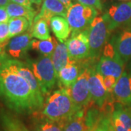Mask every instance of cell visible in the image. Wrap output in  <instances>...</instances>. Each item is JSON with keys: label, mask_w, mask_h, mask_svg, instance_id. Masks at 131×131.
<instances>
[{"label": "cell", "mask_w": 131, "mask_h": 131, "mask_svg": "<svg viewBox=\"0 0 131 131\" xmlns=\"http://www.w3.org/2000/svg\"><path fill=\"white\" fill-rule=\"evenodd\" d=\"M58 1H60L61 3H63L65 5V7L67 8V9L71 5H72V0H58Z\"/></svg>", "instance_id": "obj_33"}, {"label": "cell", "mask_w": 131, "mask_h": 131, "mask_svg": "<svg viewBox=\"0 0 131 131\" xmlns=\"http://www.w3.org/2000/svg\"><path fill=\"white\" fill-rule=\"evenodd\" d=\"M63 131H90L86 122L84 110L78 111L64 122Z\"/></svg>", "instance_id": "obj_21"}, {"label": "cell", "mask_w": 131, "mask_h": 131, "mask_svg": "<svg viewBox=\"0 0 131 131\" xmlns=\"http://www.w3.org/2000/svg\"><path fill=\"white\" fill-rule=\"evenodd\" d=\"M9 60L15 69L28 82V83L30 85L34 95H36V97L44 105V102H45L44 95L42 93L41 88L39 86V84L38 82L36 77L34 76L32 70L31 69L28 63H23L21 61L14 60V59H9Z\"/></svg>", "instance_id": "obj_12"}, {"label": "cell", "mask_w": 131, "mask_h": 131, "mask_svg": "<svg viewBox=\"0 0 131 131\" xmlns=\"http://www.w3.org/2000/svg\"><path fill=\"white\" fill-rule=\"evenodd\" d=\"M95 70L102 77L112 76L118 80L122 76L124 72V61L116 53L112 45L104 47L103 56Z\"/></svg>", "instance_id": "obj_6"}, {"label": "cell", "mask_w": 131, "mask_h": 131, "mask_svg": "<svg viewBox=\"0 0 131 131\" xmlns=\"http://www.w3.org/2000/svg\"><path fill=\"white\" fill-rule=\"evenodd\" d=\"M57 42L50 37L45 40L33 39L31 45V48L40 52L44 56H50L56 49Z\"/></svg>", "instance_id": "obj_25"}, {"label": "cell", "mask_w": 131, "mask_h": 131, "mask_svg": "<svg viewBox=\"0 0 131 131\" xmlns=\"http://www.w3.org/2000/svg\"><path fill=\"white\" fill-rule=\"evenodd\" d=\"M48 24L49 23L45 19H38L34 20L31 33L33 37L39 40H45L51 37Z\"/></svg>", "instance_id": "obj_26"}, {"label": "cell", "mask_w": 131, "mask_h": 131, "mask_svg": "<svg viewBox=\"0 0 131 131\" xmlns=\"http://www.w3.org/2000/svg\"><path fill=\"white\" fill-rule=\"evenodd\" d=\"M67 8L63 3H61L58 0H44L42 3V8L39 13H38L35 20L38 19H45L48 23H50V20L54 16H62L66 18Z\"/></svg>", "instance_id": "obj_13"}, {"label": "cell", "mask_w": 131, "mask_h": 131, "mask_svg": "<svg viewBox=\"0 0 131 131\" xmlns=\"http://www.w3.org/2000/svg\"><path fill=\"white\" fill-rule=\"evenodd\" d=\"M6 9L9 15V18H17V17L26 18V19H28V20L31 24L32 26L34 20L37 15V12L34 10V8H29L24 5L10 2L6 6Z\"/></svg>", "instance_id": "obj_20"}, {"label": "cell", "mask_w": 131, "mask_h": 131, "mask_svg": "<svg viewBox=\"0 0 131 131\" xmlns=\"http://www.w3.org/2000/svg\"><path fill=\"white\" fill-rule=\"evenodd\" d=\"M35 131H63V123L52 120L45 117H39L34 120Z\"/></svg>", "instance_id": "obj_24"}, {"label": "cell", "mask_w": 131, "mask_h": 131, "mask_svg": "<svg viewBox=\"0 0 131 131\" xmlns=\"http://www.w3.org/2000/svg\"><path fill=\"white\" fill-rule=\"evenodd\" d=\"M76 1L80 4L93 7L100 12L103 9V5L101 2V0H76Z\"/></svg>", "instance_id": "obj_30"}, {"label": "cell", "mask_w": 131, "mask_h": 131, "mask_svg": "<svg viewBox=\"0 0 131 131\" xmlns=\"http://www.w3.org/2000/svg\"><path fill=\"white\" fill-rule=\"evenodd\" d=\"M42 107V114L45 117L63 124L78 112L68 88L54 91L44 102Z\"/></svg>", "instance_id": "obj_2"}, {"label": "cell", "mask_w": 131, "mask_h": 131, "mask_svg": "<svg viewBox=\"0 0 131 131\" xmlns=\"http://www.w3.org/2000/svg\"><path fill=\"white\" fill-rule=\"evenodd\" d=\"M117 79L112 76H106V77H103V82L104 87L107 90L108 93H112L114 89V87L116 85L117 82Z\"/></svg>", "instance_id": "obj_29"}, {"label": "cell", "mask_w": 131, "mask_h": 131, "mask_svg": "<svg viewBox=\"0 0 131 131\" xmlns=\"http://www.w3.org/2000/svg\"><path fill=\"white\" fill-rule=\"evenodd\" d=\"M10 1L14 3H16V4L24 5L25 7H27L29 8H33L32 4L30 2V0H10Z\"/></svg>", "instance_id": "obj_32"}, {"label": "cell", "mask_w": 131, "mask_h": 131, "mask_svg": "<svg viewBox=\"0 0 131 131\" xmlns=\"http://www.w3.org/2000/svg\"><path fill=\"white\" fill-rule=\"evenodd\" d=\"M50 25L58 40L60 42L65 43L71 32V28L66 18L59 15L54 16L50 20Z\"/></svg>", "instance_id": "obj_16"}, {"label": "cell", "mask_w": 131, "mask_h": 131, "mask_svg": "<svg viewBox=\"0 0 131 131\" xmlns=\"http://www.w3.org/2000/svg\"><path fill=\"white\" fill-rule=\"evenodd\" d=\"M98 14V11L93 7L78 2L72 4L67 9L66 18L71 28L72 34L88 30V28Z\"/></svg>", "instance_id": "obj_4"}, {"label": "cell", "mask_w": 131, "mask_h": 131, "mask_svg": "<svg viewBox=\"0 0 131 131\" xmlns=\"http://www.w3.org/2000/svg\"><path fill=\"white\" fill-rule=\"evenodd\" d=\"M90 73V69H84L73 85L68 88L72 101L78 111L84 110L91 101L88 84Z\"/></svg>", "instance_id": "obj_7"}, {"label": "cell", "mask_w": 131, "mask_h": 131, "mask_svg": "<svg viewBox=\"0 0 131 131\" xmlns=\"http://www.w3.org/2000/svg\"><path fill=\"white\" fill-rule=\"evenodd\" d=\"M31 34L26 32L12 38L7 46V52L14 60L23 58L31 48L32 42Z\"/></svg>", "instance_id": "obj_11"}, {"label": "cell", "mask_w": 131, "mask_h": 131, "mask_svg": "<svg viewBox=\"0 0 131 131\" xmlns=\"http://www.w3.org/2000/svg\"><path fill=\"white\" fill-rule=\"evenodd\" d=\"M11 1L10 0H0V7H6V6L9 4Z\"/></svg>", "instance_id": "obj_34"}, {"label": "cell", "mask_w": 131, "mask_h": 131, "mask_svg": "<svg viewBox=\"0 0 131 131\" xmlns=\"http://www.w3.org/2000/svg\"><path fill=\"white\" fill-rule=\"evenodd\" d=\"M51 60L58 77V74L59 71L72 61L69 55L66 43L57 42L56 49L51 56Z\"/></svg>", "instance_id": "obj_18"}, {"label": "cell", "mask_w": 131, "mask_h": 131, "mask_svg": "<svg viewBox=\"0 0 131 131\" xmlns=\"http://www.w3.org/2000/svg\"><path fill=\"white\" fill-rule=\"evenodd\" d=\"M43 1L44 0H30L31 4H35L37 5H42V3H43Z\"/></svg>", "instance_id": "obj_36"}, {"label": "cell", "mask_w": 131, "mask_h": 131, "mask_svg": "<svg viewBox=\"0 0 131 131\" xmlns=\"http://www.w3.org/2000/svg\"><path fill=\"white\" fill-rule=\"evenodd\" d=\"M117 55L124 61L131 60V28L122 31L112 44Z\"/></svg>", "instance_id": "obj_14"}, {"label": "cell", "mask_w": 131, "mask_h": 131, "mask_svg": "<svg viewBox=\"0 0 131 131\" xmlns=\"http://www.w3.org/2000/svg\"><path fill=\"white\" fill-rule=\"evenodd\" d=\"M119 1H122V2H130L131 0H119Z\"/></svg>", "instance_id": "obj_37"}, {"label": "cell", "mask_w": 131, "mask_h": 131, "mask_svg": "<svg viewBox=\"0 0 131 131\" xmlns=\"http://www.w3.org/2000/svg\"><path fill=\"white\" fill-rule=\"evenodd\" d=\"M76 62L77 61H72L58 74V79L66 88H71L80 74L79 66L77 65Z\"/></svg>", "instance_id": "obj_19"}, {"label": "cell", "mask_w": 131, "mask_h": 131, "mask_svg": "<svg viewBox=\"0 0 131 131\" xmlns=\"http://www.w3.org/2000/svg\"><path fill=\"white\" fill-rule=\"evenodd\" d=\"M0 96L9 108L18 113L35 112L43 106L9 59H6L0 69Z\"/></svg>", "instance_id": "obj_1"}, {"label": "cell", "mask_w": 131, "mask_h": 131, "mask_svg": "<svg viewBox=\"0 0 131 131\" xmlns=\"http://www.w3.org/2000/svg\"><path fill=\"white\" fill-rule=\"evenodd\" d=\"M6 59H7V58H5L4 55L2 54V52L1 50H0V69H1L2 66V64H3L4 61H5Z\"/></svg>", "instance_id": "obj_35"}, {"label": "cell", "mask_w": 131, "mask_h": 131, "mask_svg": "<svg viewBox=\"0 0 131 131\" xmlns=\"http://www.w3.org/2000/svg\"><path fill=\"white\" fill-rule=\"evenodd\" d=\"M88 84L91 101L98 106L102 107L107 99V94L108 93L104 87L103 77L99 74L96 70L90 69Z\"/></svg>", "instance_id": "obj_10"}, {"label": "cell", "mask_w": 131, "mask_h": 131, "mask_svg": "<svg viewBox=\"0 0 131 131\" xmlns=\"http://www.w3.org/2000/svg\"><path fill=\"white\" fill-rule=\"evenodd\" d=\"M113 93L119 103H131V74L124 71L118 79Z\"/></svg>", "instance_id": "obj_15"}, {"label": "cell", "mask_w": 131, "mask_h": 131, "mask_svg": "<svg viewBox=\"0 0 131 131\" xmlns=\"http://www.w3.org/2000/svg\"><path fill=\"white\" fill-rule=\"evenodd\" d=\"M90 131H114L113 129L110 118H101L95 122Z\"/></svg>", "instance_id": "obj_27"}, {"label": "cell", "mask_w": 131, "mask_h": 131, "mask_svg": "<svg viewBox=\"0 0 131 131\" xmlns=\"http://www.w3.org/2000/svg\"><path fill=\"white\" fill-rule=\"evenodd\" d=\"M9 32L8 22L0 23V45H5L9 40Z\"/></svg>", "instance_id": "obj_28"}, {"label": "cell", "mask_w": 131, "mask_h": 131, "mask_svg": "<svg viewBox=\"0 0 131 131\" xmlns=\"http://www.w3.org/2000/svg\"><path fill=\"white\" fill-rule=\"evenodd\" d=\"M106 16L110 31L131 22V1L112 5Z\"/></svg>", "instance_id": "obj_9"}, {"label": "cell", "mask_w": 131, "mask_h": 131, "mask_svg": "<svg viewBox=\"0 0 131 131\" xmlns=\"http://www.w3.org/2000/svg\"><path fill=\"white\" fill-rule=\"evenodd\" d=\"M0 119L5 131H30L20 119L9 114L2 113Z\"/></svg>", "instance_id": "obj_23"}, {"label": "cell", "mask_w": 131, "mask_h": 131, "mask_svg": "<svg viewBox=\"0 0 131 131\" xmlns=\"http://www.w3.org/2000/svg\"><path fill=\"white\" fill-rule=\"evenodd\" d=\"M28 64L36 77L44 96L49 93L56 82V72L50 56L39 57Z\"/></svg>", "instance_id": "obj_3"}, {"label": "cell", "mask_w": 131, "mask_h": 131, "mask_svg": "<svg viewBox=\"0 0 131 131\" xmlns=\"http://www.w3.org/2000/svg\"><path fill=\"white\" fill-rule=\"evenodd\" d=\"M111 31L106 16H97L93 20L88 30L90 45V57L95 58L102 51Z\"/></svg>", "instance_id": "obj_5"}, {"label": "cell", "mask_w": 131, "mask_h": 131, "mask_svg": "<svg viewBox=\"0 0 131 131\" xmlns=\"http://www.w3.org/2000/svg\"><path fill=\"white\" fill-rule=\"evenodd\" d=\"M65 43L72 61H81L90 57V50L88 30L72 34V37Z\"/></svg>", "instance_id": "obj_8"}, {"label": "cell", "mask_w": 131, "mask_h": 131, "mask_svg": "<svg viewBox=\"0 0 131 131\" xmlns=\"http://www.w3.org/2000/svg\"><path fill=\"white\" fill-rule=\"evenodd\" d=\"M9 16L7 12L6 7H0V23L2 22H8L9 20Z\"/></svg>", "instance_id": "obj_31"}, {"label": "cell", "mask_w": 131, "mask_h": 131, "mask_svg": "<svg viewBox=\"0 0 131 131\" xmlns=\"http://www.w3.org/2000/svg\"><path fill=\"white\" fill-rule=\"evenodd\" d=\"M8 25L10 38H13L24 34L29 27L31 26V24H30L28 19L23 17L10 18L8 20Z\"/></svg>", "instance_id": "obj_22"}, {"label": "cell", "mask_w": 131, "mask_h": 131, "mask_svg": "<svg viewBox=\"0 0 131 131\" xmlns=\"http://www.w3.org/2000/svg\"><path fill=\"white\" fill-rule=\"evenodd\" d=\"M114 131H131V114L122 108H117L110 118Z\"/></svg>", "instance_id": "obj_17"}]
</instances>
